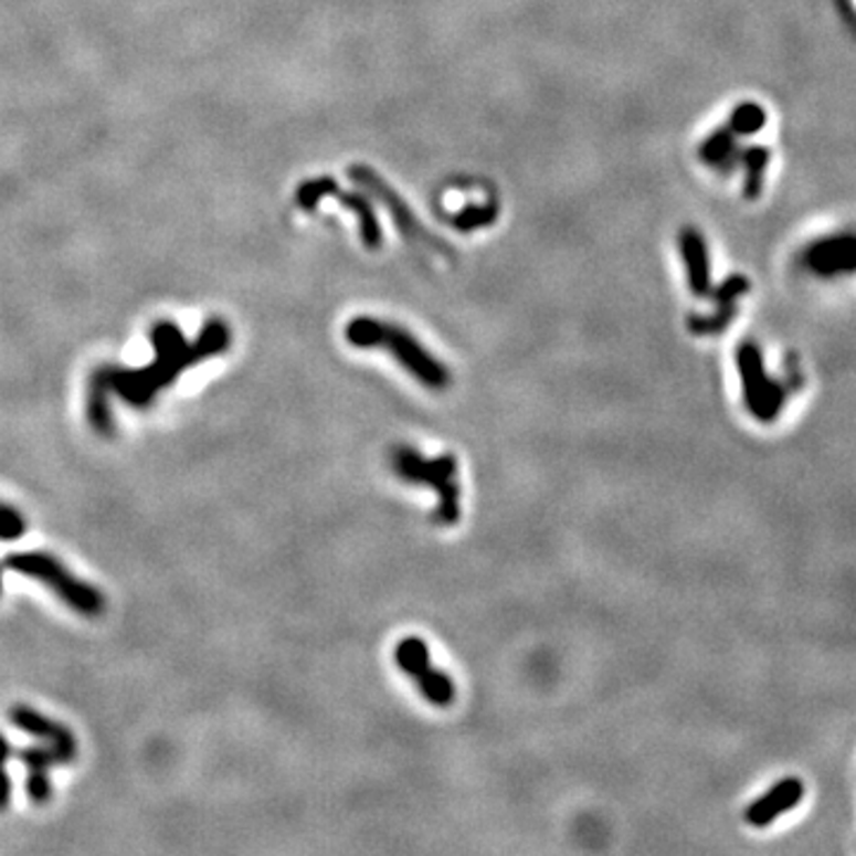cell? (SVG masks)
Returning <instances> with one entry per match:
<instances>
[{
	"instance_id": "obj_1",
	"label": "cell",
	"mask_w": 856,
	"mask_h": 856,
	"mask_svg": "<svg viewBox=\"0 0 856 856\" xmlns=\"http://www.w3.org/2000/svg\"><path fill=\"white\" fill-rule=\"evenodd\" d=\"M150 338L158 357H155V362L148 369L131 371L107 367V379H110L113 393H117L124 402L138 410L148 408L152 398L158 395L162 388L175 383L183 369L198 364L200 360H205V357L222 355L231 348V331L220 319L208 321L195 342H186L177 326L167 321L155 326Z\"/></svg>"
},
{
	"instance_id": "obj_2",
	"label": "cell",
	"mask_w": 856,
	"mask_h": 856,
	"mask_svg": "<svg viewBox=\"0 0 856 856\" xmlns=\"http://www.w3.org/2000/svg\"><path fill=\"white\" fill-rule=\"evenodd\" d=\"M346 338L352 348L388 350L395 357V362L404 371L412 373L419 383L426 385L429 391H445V388L453 383L450 369L438 357H433L404 326L362 315L348 321Z\"/></svg>"
},
{
	"instance_id": "obj_3",
	"label": "cell",
	"mask_w": 856,
	"mask_h": 856,
	"mask_svg": "<svg viewBox=\"0 0 856 856\" xmlns=\"http://www.w3.org/2000/svg\"><path fill=\"white\" fill-rule=\"evenodd\" d=\"M393 469L400 480L412 486H426L435 490L433 524L438 526H455L462 517V488H459V464L455 455H438L424 457L419 450L410 445H400L393 450Z\"/></svg>"
},
{
	"instance_id": "obj_4",
	"label": "cell",
	"mask_w": 856,
	"mask_h": 856,
	"mask_svg": "<svg viewBox=\"0 0 856 856\" xmlns=\"http://www.w3.org/2000/svg\"><path fill=\"white\" fill-rule=\"evenodd\" d=\"M6 567L14 573L29 575V579H36L43 585H49L53 593L67 606H72L76 614H82L86 619H96L105 612V598L101 590L84 583L82 579H76V575H72L51 554L45 552L10 554L6 559Z\"/></svg>"
},
{
	"instance_id": "obj_5",
	"label": "cell",
	"mask_w": 856,
	"mask_h": 856,
	"mask_svg": "<svg viewBox=\"0 0 856 856\" xmlns=\"http://www.w3.org/2000/svg\"><path fill=\"white\" fill-rule=\"evenodd\" d=\"M736 362L742 379V395L744 408L757 422L771 424L775 416L785 408V385L769 377L764 367V355H761L754 340H742L736 350Z\"/></svg>"
},
{
	"instance_id": "obj_6",
	"label": "cell",
	"mask_w": 856,
	"mask_h": 856,
	"mask_svg": "<svg viewBox=\"0 0 856 856\" xmlns=\"http://www.w3.org/2000/svg\"><path fill=\"white\" fill-rule=\"evenodd\" d=\"M350 179H352L357 186H362V189L369 191L373 198L381 200V205L388 210V214H391V220L395 222L398 231L402 233L404 239H410L412 243H422V245L429 247V251L450 255V245H447L443 239L433 236V233H431L422 222L416 220V216L412 214V210H410L408 202H404V200L391 189V186H388V183L377 175V171L369 169V167H364V165H355V167H350Z\"/></svg>"
},
{
	"instance_id": "obj_7",
	"label": "cell",
	"mask_w": 856,
	"mask_h": 856,
	"mask_svg": "<svg viewBox=\"0 0 856 856\" xmlns=\"http://www.w3.org/2000/svg\"><path fill=\"white\" fill-rule=\"evenodd\" d=\"M395 664L400 672L408 674L414 683L419 693H422L433 707H450L455 699V683L447 674L433 668L431 655H429V645L422 641V637L410 635L402 637V641L395 645Z\"/></svg>"
},
{
	"instance_id": "obj_8",
	"label": "cell",
	"mask_w": 856,
	"mask_h": 856,
	"mask_svg": "<svg viewBox=\"0 0 856 856\" xmlns=\"http://www.w3.org/2000/svg\"><path fill=\"white\" fill-rule=\"evenodd\" d=\"M324 198H336L338 202H342V205H346L357 216L362 243L369 247V251H379L381 243H383V231H381L377 212H373L371 200L364 193L340 191L338 183L331 177L307 181L300 186V191H298L300 208L307 212H315Z\"/></svg>"
},
{
	"instance_id": "obj_9",
	"label": "cell",
	"mask_w": 856,
	"mask_h": 856,
	"mask_svg": "<svg viewBox=\"0 0 856 856\" xmlns=\"http://www.w3.org/2000/svg\"><path fill=\"white\" fill-rule=\"evenodd\" d=\"M804 267L818 276L856 272V233H835V236L814 241L802 255Z\"/></svg>"
},
{
	"instance_id": "obj_10",
	"label": "cell",
	"mask_w": 856,
	"mask_h": 856,
	"mask_svg": "<svg viewBox=\"0 0 856 856\" xmlns=\"http://www.w3.org/2000/svg\"><path fill=\"white\" fill-rule=\"evenodd\" d=\"M802 797L804 783L800 778H783V781H778L769 792L744 809V821L754 828H767L778 816L792 812L802 802Z\"/></svg>"
},
{
	"instance_id": "obj_11",
	"label": "cell",
	"mask_w": 856,
	"mask_h": 856,
	"mask_svg": "<svg viewBox=\"0 0 856 856\" xmlns=\"http://www.w3.org/2000/svg\"><path fill=\"white\" fill-rule=\"evenodd\" d=\"M747 290H750V282H747L744 276H740V274L728 276L726 282L719 286V290H716V313L714 315H693L688 319L690 331L695 336H716V334L726 331L738 313L736 303L742 298Z\"/></svg>"
},
{
	"instance_id": "obj_12",
	"label": "cell",
	"mask_w": 856,
	"mask_h": 856,
	"mask_svg": "<svg viewBox=\"0 0 856 856\" xmlns=\"http://www.w3.org/2000/svg\"><path fill=\"white\" fill-rule=\"evenodd\" d=\"M10 757H18L22 764L29 769L27 778V792L34 804H45L53 795L49 769L57 764H67L65 757L60 754L57 747L43 742L34 747H22V750H12Z\"/></svg>"
},
{
	"instance_id": "obj_13",
	"label": "cell",
	"mask_w": 856,
	"mask_h": 856,
	"mask_svg": "<svg viewBox=\"0 0 856 856\" xmlns=\"http://www.w3.org/2000/svg\"><path fill=\"white\" fill-rule=\"evenodd\" d=\"M10 721H12V726H18L20 730H24L27 736L57 747L60 754L65 757L67 764H70V761H74L76 754H80V747H76L74 736L70 733L65 726H60V723H55L51 719H45L43 714L34 711L31 707H24V705L12 707L10 709Z\"/></svg>"
},
{
	"instance_id": "obj_14",
	"label": "cell",
	"mask_w": 856,
	"mask_h": 856,
	"mask_svg": "<svg viewBox=\"0 0 856 856\" xmlns=\"http://www.w3.org/2000/svg\"><path fill=\"white\" fill-rule=\"evenodd\" d=\"M678 251L688 272V286L697 298L711 295V267H709V251L702 233L695 226H683L678 233Z\"/></svg>"
},
{
	"instance_id": "obj_15",
	"label": "cell",
	"mask_w": 856,
	"mask_h": 856,
	"mask_svg": "<svg viewBox=\"0 0 856 856\" xmlns=\"http://www.w3.org/2000/svg\"><path fill=\"white\" fill-rule=\"evenodd\" d=\"M697 155L707 167H711L714 171H719V175H723V177H730L740 167L738 136L728 127L716 129L709 138H705V141L699 144Z\"/></svg>"
},
{
	"instance_id": "obj_16",
	"label": "cell",
	"mask_w": 856,
	"mask_h": 856,
	"mask_svg": "<svg viewBox=\"0 0 856 856\" xmlns=\"http://www.w3.org/2000/svg\"><path fill=\"white\" fill-rule=\"evenodd\" d=\"M110 393L113 388H110V379H107V367H103L93 373L88 385V422L101 435H110L115 429L110 402H107V395Z\"/></svg>"
},
{
	"instance_id": "obj_17",
	"label": "cell",
	"mask_w": 856,
	"mask_h": 856,
	"mask_svg": "<svg viewBox=\"0 0 856 856\" xmlns=\"http://www.w3.org/2000/svg\"><path fill=\"white\" fill-rule=\"evenodd\" d=\"M769 160H771V152L764 146H750L740 150V167L744 169L742 193L747 200H757L761 195Z\"/></svg>"
},
{
	"instance_id": "obj_18",
	"label": "cell",
	"mask_w": 856,
	"mask_h": 856,
	"mask_svg": "<svg viewBox=\"0 0 856 856\" xmlns=\"http://www.w3.org/2000/svg\"><path fill=\"white\" fill-rule=\"evenodd\" d=\"M726 127L736 136H752L767 127V110L757 103H740Z\"/></svg>"
},
{
	"instance_id": "obj_19",
	"label": "cell",
	"mask_w": 856,
	"mask_h": 856,
	"mask_svg": "<svg viewBox=\"0 0 856 856\" xmlns=\"http://www.w3.org/2000/svg\"><path fill=\"white\" fill-rule=\"evenodd\" d=\"M497 214H500V208H497L495 200H488L484 205H466L459 214L453 216V226L462 233H472L493 224Z\"/></svg>"
},
{
	"instance_id": "obj_20",
	"label": "cell",
	"mask_w": 856,
	"mask_h": 856,
	"mask_svg": "<svg viewBox=\"0 0 856 856\" xmlns=\"http://www.w3.org/2000/svg\"><path fill=\"white\" fill-rule=\"evenodd\" d=\"M27 531V524L20 511L0 503V540H18Z\"/></svg>"
},
{
	"instance_id": "obj_21",
	"label": "cell",
	"mask_w": 856,
	"mask_h": 856,
	"mask_svg": "<svg viewBox=\"0 0 856 856\" xmlns=\"http://www.w3.org/2000/svg\"><path fill=\"white\" fill-rule=\"evenodd\" d=\"M10 754H12V750H10L8 740L0 736V812H3V809H8L10 792H12L10 790V778H8V771H6V764H8Z\"/></svg>"
},
{
	"instance_id": "obj_22",
	"label": "cell",
	"mask_w": 856,
	"mask_h": 856,
	"mask_svg": "<svg viewBox=\"0 0 856 856\" xmlns=\"http://www.w3.org/2000/svg\"><path fill=\"white\" fill-rule=\"evenodd\" d=\"M0 588H3V567H0ZM3 593V590H0Z\"/></svg>"
}]
</instances>
